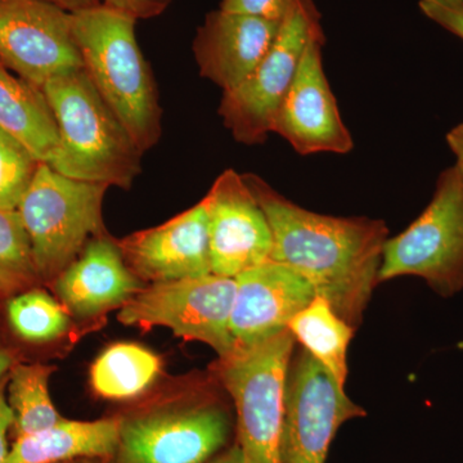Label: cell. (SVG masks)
<instances>
[{
  "label": "cell",
  "mask_w": 463,
  "mask_h": 463,
  "mask_svg": "<svg viewBox=\"0 0 463 463\" xmlns=\"http://www.w3.org/2000/svg\"><path fill=\"white\" fill-rule=\"evenodd\" d=\"M273 233L272 260L288 265L354 330L374 288L389 230L379 219L318 214L297 205L257 174H242Z\"/></svg>",
  "instance_id": "obj_1"
},
{
  "label": "cell",
  "mask_w": 463,
  "mask_h": 463,
  "mask_svg": "<svg viewBox=\"0 0 463 463\" xmlns=\"http://www.w3.org/2000/svg\"><path fill=\"white\" fill-rule=\"evenodd\" d=\"M60 146L48 165L78 181L129 190L142 172L141 148L102 99L84 69L43 87Z\"/></svg>",
  "instance_id": "obj_2"
},
{
  "label": "cell",
  "mask_w": 463,
  "mask_h": 463,
  "mask_svg": "<svg viewBox=\"0 0 463 463\" xmlns=\"http://www.w3.org/2000/svg\"><path fill=\"white\" fill-rule=\"evenodd\" d=\"M136 20L100 5L71 14L84 70L143 154L163 134L156 81L136 36Z\"/></svg>",
  "instance_id": "obj_3"
},
{
  "label": "cell",
  "mask_w": 463,
  "mask_h": 463,
  "mask_svg": "<svg viewBox=\"0 0 463 463\" xmlns=\"http://www.w3.org/2000/svg\"><path fill=\"white\" fill-rule=\"evenodd\" d=\"M297 340L285 330L219 358L214 373L236 407L237 444L245 463H281L286 383Z\"/></svg>",
  "instance_id": "obj_4"
},
{
  "label": "cell",
  "mask_w": 463,
  "mask_h": 463,
  "mask_svg": "<svg viewBox=\"0 0 463 463\" xmlns=\"http://www.w3.org/2000/svg\"><path fill=\"white\" fill-rule=\"evenodd\" d=\"M109 185L69 178L42 163L21 201V216L39 279H56L87 243L105 234Z\"/></svg>",
  "instance_id": "obj_5"
},
{
  "label": "cell",
  "mask_w": 463,
  "mask_h": 463,
  "mask_svg": "<svg viewBox=\"0 0 463 463\" xmlns=\"http://www.w3.org/2000/svg\"><path fill=\"white\" fill-rule=\"evenodd\" d=\"M403 276L425 279L441 298L463 289V169L456 164L439 175L419 218L386 241L379 281Z\"/></svg>",
  "instance_id": "obj_6"
},
{
  "label": "cell",
  "mask_w": 463,
  "mask_h": 463,
  "mask_svg": "<svg viewBox=\"0 0 463 463\" xmlns=\"http://www.w3.org/2000/svg\"><path fill=\"white\" fill-rule=\"evenodd\" d=\"M322 30L315 2L298 0L254 72L239 88L223 93L218 114L237 142L254 146L267 141L307 44Z\"/></svg>",
  "instance_id": "obj_7"
},
{
  "label": "cell",
  "mask_w": 463,
  "mask_h": 463,
  "mask_svg": "<svg viewBox=\"0 0 463 463\" xmlns=\"http://www.w3.org/2000/svg\"><path fill=\"white\" fill-rule=\"evenodd\" d=\"M236 288V279L213 273L154 283L121 307L118 321L145 328L163 326L182 339L206 344L225 358L234 352L231 315Z\"/></svg>",
  "instance_id": "obj_8"
},
{
  "label": "cell",
  "mask_w": 463,
  "mask_h": 463,
  "mask_svg": "<svg viewBox=\"0 0 463 463\" xmlns=\"http://www.w3.org/2000/svg\"><path fill=\"white\" fill-rule=\"evenodd\" d=\"M232 432L231 413L213 399L152 411L120 421L112 463H206L230 447Z\"/></svg>",
  "instance_id": "obj_9"
},
{
  "label": "cell",
  "mask_w": 463,
  "mask_h": 463,
  "mask_svg": "<svg viewBox=\"0 0 463 463\" xmlns=\"http://www.w3.org/2000/svg\"><path fill=\"white\" fill-rule=\"evenodd\" d=\"M365 416L364 408L307 350H294L286 383L281 463H326L344 423Z\"/></svg>",
  "instance_id": "obj_10"
},
{
  "label": "cell",
  "mask_w": 463,
  "mask_h": 463,
  "mask_svg": "<svg viewBox=\"0 0 463 463\" xmlns=\"http://www.w3.org/2000/svg\"><path fill=\"white\" fill-rule=\"evenodd\" d=\"M0 62L41 90L84 69L71 14L47 0H0Z\"/></svg>",
  "instance_id": "obj_11"
},
{
  "label": "cell",
  "mask_w": 463,
  "mask_h": 463,
  "mask_svg": "<svg viewBox=\"0 0 463 463\" xmlns=\"http://www.w3.org/2000/svg\"><path fill=\"white\" fill-rule=\"evenodd\" d=\"M325 41L323 30L310 38L273 121L272 133L286 139L301 156L346 155L354 148L323 67Z\"/></svg>",
  "instance_id": "obj_12"
},
{
  "label": "cell",
  "mask_w": 463,
  "mask_h": 463,
  "mask_svg": "<svg viewBox=\"0 0 463 463\" xmlns=\"http://www.w3.org/2000/svg\"><path fill=\"white\" fill-rule=\"evenodd\" d=\"M212 273L236 279L269 260L273 233L242 174L227 169L203 197Z\"/></svg>",
  "instance_id": "obj_13"
},
{
  "label": "cell",
  "mask_w": 463,
  "mask_h": 463,
  "mask_svg": "<svg viewBox=\"0 0 463 463\" xmlns=\"http://www.w3.org/2000/svg\"><path fill=\"white\" fill-rule=\"evenodd\" d=\"M231 315L234 349L259 343L288 330V323L317 297L307 279L288 265L269 260L236 277Z\"/></svg>",
  "instance_id": "obj_14"
},
{
  "label": "cell",
  "mask_w": 463,
  "mask_h": 463,
  "mask_svg": "<svg viewBox=\"0 0 463 463\" xmlns=\"http://www.w3.org/2000/svg\"><path fill=\"white\" fill-rule=\"evenodd\" d=\"M137 277L154 283L212 274L207 215L203 201L166 223L118 242Z\"/></svg>",
  "instance_id": "obj_15"
},
{
  "label": "cell",
  "mask_w": 463,
  "mask_h": 463,
  "mask_svg": "<svg viewBox=\"0 0 463 463\" xmlns=\"http://www.w3.org/2000/svg\"><path fill=\"white\" fill-rule=\"evenodd\" d=\"M281 23L215 9L194 39L200 75L223 93L239 88L267 56Z\"/></svg>",
  "instance_id": "obj_16"
},
{
  "label": "cell",
  "mask_w": 463,
  "mask_h": 463,
  "mask_svg": "<svg viewBox=\"0 0 463 463\" xmlns=\"http://www.w3.org/2000/svg\"><path fill=\"white\" fill-rule=\"evenodd\" d=\"M54 288L66 310L80 318L123 307L141 291V282L125 263L118 242L96 237L54 279Z\"/></svg>",
  "instance_id": "obj_17"
},
{
  "label": "cell",
  "mask_w": 463,
  "mask_h": 463,
  "mask_svg": "<svg viewBox=\"0 0 463 463\" xmlns=\"http://www.w3.org/2000/svg\"><path fill=\"white\" fill-rule=\"evenodd\" d=\"M120 421L61 420L44 430L16 438L5 463H60L76 458H109L118 449Z\"/></svg>",
  "instance_id": "obj_18"
},
{
  "label": "cell",
  "mask_w": 463,
  "mask_h": 463,
  "mask_svg": "<svg viewBox=\"0 0 463 463\" xmlns=\"http://www.w3.org/2000/svg\"><path fill=\"white\" fill-rule=\"evenodd\" d=\"M0 128L23 143L41 163L56 156L60 136L41 88L27 83L0 62Z\"/></svg>",
  "instance_id": "obj_19"
},
{
  "label": "cell",
  "mask_w": 463,
  "mask_h": 463,
  "mask_svg": "<svg viewBox=\"0 0 463 463\" xmlns=\"http://www.w3.org/2000/svg\"><path fill=\"white\" fill-rule=\"evenodd\" d=\"M288 330L344 388L347 377V349L355 330L337 316L330 303L317 295L289 319Z\"/></svg>",
  "instance_id": "obj_20"
},
{
  "label": "cell",
  "mask_w": 463,
  "mask_h": 463,
  "mask_svg": "<svg viewBox=\"0 0 463 463\" xmlns=\"http://www.w3.org/2000/svg\"><path fill=\"white\" fill-rule=\"evenodd\" d=\"M160 370V359L146 347L115 344L91 365L90 383L100 397L125 401L145 392L156 380Z\"/></svg>",
  "instance_id": "obj_21"
},
{
  "label": "cell",
  "mask_w": 463,
  "mask_h": 463,
  "mask_svg": "<svg viewBox=\"0 0 463 463\" xmlns=\"http://www.w3.org/2000/svg\"><path fill=\"white\" fill-rule=\"evenodd\" d=\"M51 365H14L8 376V402L14 413L16 438L44 430L63 417L58 413L50 394Z\"/></svg>",
  "instance_id": "obj_22"
},
{
  "label": "cell",
  "mask_w": 463,
  "mask_h": 463,
  "mask_svg": "<svg viewBox=\"0 0 463 463\" xmlns=\"http://www.w3.org/2000/svg\"><path fill=\"white\" fill-rule=\"evenodd\" d=\"M12 331L27 343H50L62 336L70 321L66 307L42 289H29L7 304Z\"/></svg>",
  "instance_id": "obj_23"
},
{
  "label": "cell",
  "mask_w": 463,
  "mask_h": 463,
  "mask_svg": "<svg viewBox=\"0 0 463 463\" xmlns=\"http://www.w3.org/2000/svg\"><path fill=\"white\" fill-rule=\"evenodd\" d=\"M39 279L32 245L17 210H0V288L5 294Z\"/></svg>",
  "instance_id": "obj_24"
},
{
  "label": "cell",
  "mask_w": 463,
  "mask_h": 463,
  "mask_svg": "<svg viewBox=\"0 0 463 463\" xmlns=\"http://www.w3.org/2000/svg\"><path fill=\"white\" fill-rule=\"evenodd\" d=\"M32 152L0 128V210H17L41 165Z\"/></svg>",
  "instance_id": "obj_25"
},
{
  "label": "cell",
  "mask_w": 463,
  "mask_h": 463,
  "mask_svg": "<svg viewBox=\"0 0 463 463\" xmlns=\"http://www.w3.org/2000/svg\"><path fill=\"white\" fill-rule=\"evenodd\" d=\"M298 0H222L221 9L232 14L282 23Z\"/></svg>",
  "instance_id": "obj_26"
},
{
  "label": "cell",
  "mask_w": 463,
  "mask_h": 463,
  "mask_svg": "<svg viewBox=\"0 0 463 463\" xmlns=\"http://www.w3.org/2000/svg\"><path fill=\"white\" fill-rule=\"evenodd\" d=\"M419 7L429 20L463 41V0H420Z\"/></svg>",
  "instance_id": "obj_27"
},
{
  "label": "cell",
  "mask_w": 463,
  "mask_h": 463,
  "mask_svg": "<svg viewBox=\"0 0 463 463\" xmlns=\"http://www.w3.org/2000/svg\"><path fill=\"white\" fill-rule=\"evenodd\" d=\"M172 2L173 0H102V5L138 21L160 16Z\"/></svg>",
  "instance_id": "obj_28"
},
{
  "label": "cell",
  "mask_w": 463,
  "mask_h": 463,
  "mask_svg": "<svg viewBox=\"0 0 463 463\" xmlns=\"http://www.w3.org/2000/svg\"><path fill=\"white\" fill-rule=\"evenodd\" d=\"M8 385V377L0 383V463H5L7 458L9 449L8 447V431L14 428V413L11 405L5 397V389Z\"/></svg>",
  "instance_id": "obj_29"
},
{
  "label": "cell",
  "mask_w": 463,
  "mask_h": 463,
  "mask_svg": "<svg viewBox=\"0 0 463 463\" xmlns=\"http://www.w3.org/2000/svg\"><path fill=\"white\" fill-rule=\"evenodd\" d=\"M448 146L456 156V165L463 169V123L453 128L446 137Z\"/></svg>",
  "instance_id": "obj_30"
},
{
  "label": "cell",
  "mask_w": 463,
  "mask_h": 463,
  "mask_svg": "<svg viewBox=\"0 0 463 463\" xmlns=\"http://www.w3.org/2000/svg\"><path fill=\"white\" fill-rule=\"evenodd\" d=\"M47 2L57 5V7L71 14L87 11V9L99 7V5H102V0H47Z\"/></svg>",
  "instance_id": "obj_31"
},
{
  "label": "cell",
  "mask_w": 463,
  "mask_h": 463,
  "mask_svg": "<svg viewBox=\"0 0 463 463\" xmlns=\"http://www.w3.org/2000/svg\"><path fill=\"white\" fill-rule=\"evenodd\" d=\"M206 463H245L243 462L242 452H241V448L239 444L236 443L232 444V446L228 447L227 449H224L223 452L219 453L218 456L214 457V458L210 459L209 462Z\"/></svg>",
  "instance_id": "obj_32"
},
{
  "label": "cell",
  "mask_w": 463,
  "mask_h": 463,
  "mask_svg": "<svg viewBox=\"0 0 463 463\" xmlns=\"http://www.w3.org/2000/svg\"><path fill=\"white\" fill-rule=\"evenodd\" d=\"M14 356L5 349H0V383L5 379V374L14 368Z\"/></svg>",
  "instance_id": "obj_33"
},
{
  "label": "cell",
  "mask_w": 463,
  "mask_h": 463,
  "mask_svg": "<svg viewBox=\"0 0 463 463\" xmlns=\"http://www.w3.org/2000/svg\"><path fill=\"white\" fill-rule=\"evenodd\" d=\"M109 458H76L60 463H109Z\"/></svg>",
  "instance_id": "obj_34"
},
{
  "label": "cell",
  "mask_w": 463,
  "mask_h": 463,
  "mask_svg": "<svg viewBox=\"0 0 463 463\" xmlns=\"http://www.w3.org/2000/svg\"><path fill=\"white\" fill-rule=\"evenodd\" d=\"M5 294V292L2 291V288H0V295Z\"/></svg>",
  "instance_id": "obj_35"
}]
</instances>
